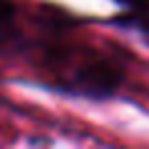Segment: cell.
Segmentation results:
<instances>
[{
	"instance_id": "cell-1",
	"label": "cell",
	"mask_w": 149,
	"mask_h": 149,
	"mask_svg": "<svg viewBox=\"0 0 149 149\" xmlns=\"http://www.w3.org/2000/svg\"><path fill=\"white\" fill-rule=\"evenodd\" d=\"M43 65L55 76V82L63 92L104 100L116 94L125 80V70L108 55L94 49H82L74 45H45Z\"/></svg>"
},
{
	"instance_id": "cell-2",
	"label": "cell",
	"mask_w": 149,
	"mask_h": 149,
	"mask_svg": "<svg viewBox=\"0 0 149 149\" xmlns=\"http://www.w3.org/2000/svg\"><path fill=\"white\" fill-rule=\"evenodd\" d=\"M17 19L15 0H0V35H8Z\"/></svg>"
}]
</instances>
